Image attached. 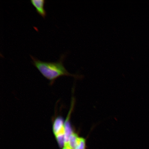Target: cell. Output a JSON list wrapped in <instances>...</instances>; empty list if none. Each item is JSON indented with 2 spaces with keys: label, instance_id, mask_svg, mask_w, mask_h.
I'll use <instances>...</instances> for the list:
<instances>
[{
  "label": "cell",
  "instance_id": "3957f363",
  "mask_svg": "<svg viewBox=\"0 0 149 149\" xmlns=\"http://www.w3.org/2000/svg\"><path fill=\"white\" fill-rule=\"evenodd\" d=\"M31 2L36 9L38 13L45 18L46 15V11L44 8L45 0H31Z\"/></svg>",
  "mask_w": 149,
  "mask_h": 149
},
{
  "label": "cell",
  "instance_id": "5b68a950",
  "mask_svg": "<svg viewBox=\"0 0 149 149\" xmlns=\"http://www.w3.org/2000/svg\"><path fill=\"white\" fill-rule=\"evenodd\" d=\"M86 149V140L84 138L80 137L79 144L76 149Z\"/></svg>",
  "mask_w": 149,
  "mask_h": 149
},
{
  "label": "cell",
  "instance_id": "6da1fadb",
  "mask_svg": "<svg viewBox=\"0 0 149 149\" xmlns=\"http://www.w3.org/2000/svg\"><path fill=\"white\" fill-rule=\"evenodd\" d=\"M66 55L62 54L60 58L56 62H45L39 60L31 55L32 63L43 76L53 83L57 78L62 76H72L80 78L76 74H71L67 70L63 65V61Z\"/></svg>",
  "mask_w": 149,
  "mask_h": 149
},
{
  "label": "cell",
  "instance_id": "277c9868",
  "mask_svg": "<svg viewBox=\"0 0 149 149\" xmlns=\"http://www.w3.org/2000/svg\"><path fill=\"white\" fill-rule=\"evenodd\" d=\"M80 137L77 134L74 133L71 135L68 140L64 147L68 149H76Z\"/></svg>",
  "mask_w": 149,
  "mask_h": 149
},
{
  "label": "cell",
  "instance_id": "7a4b0ae2",
  "mask_svg": "<svg viewBox=\"0 0 149 149\" xmlns=\"http://www.w3.org/2000/svg\"><path fill=\"white\" fill-rule=\"evenodd\" d=\"M53 131L59 146L62 148L65 144V122L62 117L59 116L55 119L53 125Z\"/></svg>",
  "mask_w": 149,
  "mask_h": 149
},
{
  "label": "cell",
  "instance_id": "8992f818",
  "mask_svg": "<svg viewBox=\"0 0 149 149\" xmlns=\"http://www.w3.org/2000/svg\"><path fill=\"white\" fill-rule=\"evenodd\" d=\"M63 149H68V148H66V147H64V148H63Z\"/></svg>",
  "mask_w": 149,
  "mask_h": 149
}]
</instances>
